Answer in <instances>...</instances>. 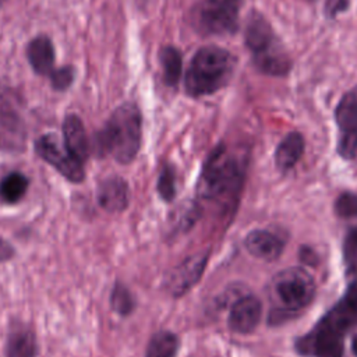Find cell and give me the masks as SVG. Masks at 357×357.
<instances>
[{"mask_svg": "<svg viewBox=\"0 0 357 357\" xmlns=\"http://www.w3.org/2000/svg\"><path fill=\"white\" fill-rule=\"evenodd\" d=\"M36 340L31 329L20 326L10 332L6 346L7 357H35Z\"/></svg>", "mask_w": 357, "mask_h": 357, "instance_id": "cell-17", "label": "cell"}, {"mask_svg": "<svg viewBox=\"0 0 357 357\" xmlns=\"http://www.w3.org/2000/svg\"><path fill=\"white\" fill-rule=\"evenodd\" d=\"M178 351V337L169 332H156L146 347V357H176Z\"/></svg>", "mask_w": 357, "mask_h": 357, "instance_id": "cell-19", "label": "cell"}, {"mask_svg": "<svg viewBox=\"0 0 357 357\" xmlns=\"http://www.w3.org/2000/svg\"><path fill=\"white\" fill-rule=\"evenodd\" d=\"M26 57L39 75H50L54 70V47L47 36L33 38L26 47Z\"/></svg>", "mask_w": 357, "mask_h": 357, "instance_id": "cell-15", "label": "cell"}, {"mask_svg": "<svg viewBox=\"0 0 357 357\" xmlns=\"http://www.w3.org/2000/svg\"><path fill=\"white\" fill-rule=\"evenodd\" d=\"M261 315V301L255 296H244L230 308L229 328L236 333H250L258 326Z\"/></svg>", "mask_w": 357, "mask_h": 357, "instance_id": "cell-11", "label": "cell"}, {"mask_svg": "<svg viewBox=\"0 0 357 357\" xmlns=\"http://www.w3.org/2000/svg\"><path fill=\"white\" fill-rule=\"evenodd\" d=\"M208 254L201 252L195 254L185 261H183L173 272L169 275L166 286L173 296H181L187 293L201 278L205 265H206Z\"/></svg>", "mask_w": 357, "mask_h": 357, "instance_id": "cell-10", "label": "cell"}, {"mask_svg": "<svg viewBox=\"0 0 357 357\" xmlns=\"http://www.w3.org/2000/svg\"><path fill=\"white\" fill-rule=\"evenodd\" d=\"M304 152V138L300 132H289L275 151V163L282 172H287L297 165Z\"/></svg>", "mask_w": 357, "mask_h": 357, "instance_id": "cell-16", "label": "cell"}, {"mask_svg": "<svg viewBox=\"0 0 357 357\" xmlns=\"http://www.w3.org/2000/svg\"><path fill=\"white\" fill-rule=\"evenodd\" d=\"M354 326H357V278L312 331L298 339L297 350L310 357H343V339Z\"/></svg>", "mask_w": 357, "mask_h": 357, "instance_id": "cell-1", "label": "cell"}, {"mask_svg": "<svg viewBox=\"0 0 357 357\" xmlns=\"http://www.w3.org/2000/svg\"><path fill=\"white\" fill-rule=\"evenodd\" d=\"M234 56L219 46L201 47L190 61L184 75L188 95L197 98L222 89L234 71Z\"/></svg>", "mask_w": 357, "mask_h": 357, "instance_id": "cell-3", "label": "cell"}, {"mask_svg": "<svg viewBox=\"0 0 357 357\" xmlns=\"http://www.w3.org/2000/svg\"><path fill=\"white\" fill-rule=\"evenodd\" d=\"M3 1H6V0H0V4H1V3H3Z\"/></svg>", "mask_w": 357, "mask_h": 357, "instance_id": "cell-29", "label": "cell"}, {"mask_svg": "<svg viewBox=\"0 0 357 357\" xmlns=\"http://www.w3.org/2000/svg\"><path fill=\"white\" fill-rule=\"evenodd\" d=\"M241 178L240 160L225 145H219L204 165L197 191L201 198L208 201H230L238 194Z\"/></svg>", "mask_w": 357, "mask_h": 357, "instance_id": "cell-4", "label": "cell"}, {"mask_svg": "<svg viewBox=\"0 0 357 357\" xmlns=\"http://www.w3.org/2000/svg\"><path fill=\"white\" fill-rule=\"evenodd\" d=\"M335 211L340 218H354L357 216V194L343 192L337 197L335 202Z\"/></svg>", "mask_w": 357, "mask_h": 357, "instance_id": "cell-24", "label": "cell"}, {"mask_svg": "<svg viewBox=\"0 0 357 357\" xmlns=\"http://www.w3.org/2000/svg\"><path fill=\"white\" fill-rule=\"evenodd\" d=\"M63 142L67 149L79 160L85 162L89 155V142L79 117L68 114L63 123Z\"/></svg>", "mask_w": 357, "mask_h": 357, "instance_id": "cell-13", "label": "cell"}, {"mask_svg": "<svg viewBox=\"0 0 357 357\" xmlns=\"http://www.w3.org/2000/svg\"><path fill=\"white\" fill-rule=\"evenodd\" d=\"M240 0H199L192 11L195 28L205 35L233 33L237 29Z\"/></svg>", "mask_w": 357, "mask_h": 357, "instance_id": "cell-7", "label": "cell"}, {"mask_svg": "<svg viewBox=\"0 0 357 357\" xmlns=\"http://www.w3.org/2000/svg\"><path fill=\"white\" fill-rule=\"evenodd\" d=\"M74 78H75V70L71 66L54 68L53 73L50 74V82L56 91L67 89L73 84Z\"/></svg>", "mask_w": 357, "mask_h": 357, "instance_id": "cell-25", "label": "cell"}, {"mask_svg": "<svg viewBox=\"0 0 357 357\" xmlns=\"http://www.w3.org/2000/svg\"><path fill=\"white\" fill-rule=\"evenodd\" d=\"M28 184L29 181L22 173H8L0 181V198L7 204H15L25 195Z\"/></svg>", "mask_w": 357, "mask_h": 357, "instance_id": "cell-20", "label": "cell"}, {"mask_svg": "<svg viewBox=\"0 0 357 357\" xmlns=\"http://www.w3.org/2000/svg\"><path fill=\"white\" fill-rule=\"evenodd\" d=\"M112 307L114 311H117L121 315H127L132 311L134 308V300L131 293L123 286V284H116L113 291H112Z\"/></svg>", "mask_w": 357, "mask_h": 357, "instance_id": "cell-22", "label": "cell"}, {"mask_svg": "<svg viewBox=\"0 0 357 357\" xmlns=\"http://www.w3.org/2000/svg\"><path fill=\"white\" fill-rule=\"evenodd\" d=\"M245 45L252 54L257 68L268 75L282 77L291 61L276 38L272 26L259 13H251L245 25Z\"/></svg>", "mask_w": 357, "mask_h": 357, "instance_id": "cell-5", "label": "cell"}, {"mask_svg": "<svg viewBox=\"0 0 357 357\" xmlns=\"http://www.w3.org/2000/svg\"><path fill=\"white\" fill-rule=\"evenodd\" d=\"M36 153L49 165L56 167L66 178L73 183H79L85 177L84 163L79 162L54 134H45L39 137L35 144Z\"/></svg>", "mask_w": 357, "mask_h": 357, "instance_id": "cell-8", "label": "cell"}, {"mask_svg": "<svg viewBox=\"0 0 357 357\" xmlns=\"http://www.w3.org/2000/svg\"><path fill=\"white\" fill-rule=\"evenodd\" d=\"M244 244L251 255L264 261H273L279 258L284 248V241L282 237L262 229H257L248 233Z\"/></svg>", "mask_w": 357, "mask_h": 357, "instance_id": "cell-12", "label": "cell"}, {"mask_svg": "<svg viewBox=\"0 0 357 357\" xmlns=\"http://www.w3.org/2000/svg\"><path fill=\"white\" fill-rule=\"evenodd\" d=\"M158 191L165 201H172L176 195V174L174 169L169 165H166L159 174Z\"/></svg>", "mask_w": 357, "mask_h": 357, "instance_id": "cell-23", "label": "cell"}, {"mask_svg": "<svg viewBox=\"0 0 357 357\" xmlns=\"http://www.w3.org/2000/svg\"><path fill=\"white\" fill-rule=\"evenodd\" d=\"M98 201L109 212H120L128 205V185L120 177L103 180L98 188Z\"/></svg>", "mask_w": 357, "mask_h": 357, "instance_id": "cell-14", "label": "cell"}, {"mask_svg": "<svg viewBox=\"0 0 357 357\" xmlns=\"http://www.w3.org/2000/svg\"><path fill=\"white\" fill-rule=\"evenodd\" d=\"M351 349H353V353L356 354L357 357V335L353 337V343H351Z\"/></svg>", "mask_w": 357, "mask_h": 357, "instance_id": "cell-28", "label": "cell"}, {"mask_svg": "<svg viewBox=\"0 0 357 357\" xmlns=\"http://www.w3.org/2000/svg\"><path fill=\"white\" fill-rule=\"evenodd\" d=\"M142 137V117L132 102L120 105L95 137L100 155H110L120 163H130L138 153Z\"/></svg>", "mask_w": 357, "mask_h": 357, "instance_id": "cell-2", "label": "cell"}, {"mask_svg": "<svg viewBox=\"0 0 357 357\" xmlns=\"http://www.w3.org/2000/svg\"><path fill=\"white\" fill-rule=\"evenodd\" d=\"M315 294L312 276L301 268L279 272L272 280V296L283 314L296 312L307 307Z\"/></svg>", "mask_w": 357, "mask_h": 357, "instance_id": "cell-6", "label": "cell"}, {"mask_svg": "<svg viewBox=\"0 0 357 357\" xmlns=\"http://www.w3.org/2000/svg\"><path fill=\"white\" fill-rule=\"evenodd\" d=\"M343 261L349 273L357 272V226L351 227L343 240Z\"/></svg>", "mask_w": 357, "mask_h": 357, "instance_id": "cell-21", "label": "cell"}, {"mask_svg": "<svg viewBox=\"0 0 357 357\" xmlns=\"http://www.w3.org/2000/svg\"><path fill=\"white\" fill-rule=\"evenodd\" d=\"M349 0H326L325 1V14L329 18H335L337 14L346 11L349 8Z\"/></svg>", "mask_w": 357, "mask_h": 357, "instance_id": "cell-26", "label": "cell"}, {"mask_svg": "<svg viewBox=\"0 0 357 357\" xmlns=\"http://www.w3.org/2000/svg\"><path fill=\"white\" fill-rule=\"evenodd\" d=\"M310 1H311V0H310Z\"/></svg>", "mask_w": 357, "mask_h": 357, "instance_id": "cell-30", "label": "cell"}, {"mask_svg": "<svg viewBox=\"0 0 357 357\" xmlns=\"http://www.w3.org/2000/svg\"><path fill=\"white\" fill-rule=\"evenodd\" d=\"M335 120L339 127V153L351 159L357 153V86L347 91L339 100L335 110Z\"/></svg>", "mask_w": 357, "mask_h": 357, "instance_id": "cell-9", "label": "cell"}, {"mask_svg": "<svg viewBox=\"0 0 357 357\" xmlns=\"http://www.w3.org/2000/svg\"><path fill=\"white\" fill-rule=\"evenodd\" d=\"M14 255V250L10 243H7L4 238H0V262L10 259Z\"/></svg>", "mask_w": 357, "mask_h": 357, "instance_id": "cell-27", "label": "cell"}, {"mask_svg": "<svg viewBox=\"0 0 357 357\" xmlns=\"http://www.w3.org/2000/svg\"><path fill=\"white\" fill-rule=\"evenodd\" d=\"M162 71H163V82L169 86L177 85L183 73V60L180 52L173 46H165L159 53Z\"/></svg>", "mask_w": 357, "mask_h": 357, "instance_id": "cell-18", "label": "cell"}]
</instances>
